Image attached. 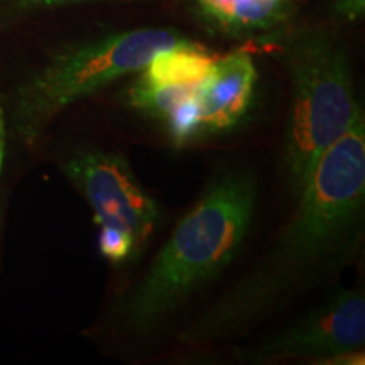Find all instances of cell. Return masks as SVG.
Masks as SVG:
<instances>
[{
  "label": "cell",
  "instance_id": "cell-1",
  "mask_svg": "<svg viewBox=\"0 0 365 365\" xmlns=\"http://www.w3.org/2000/svg\"><path fill=\"white\" fill-rule=\"evenodd\" d=\"M296 196L293 215L267 252L182 328L180 345L196 349L245 335L357 257L365 210L364 112L322 154Z\"/></svg>",
  "mask_w": 365,
  "mask_h": 365
},
{
  "label": "cell",
  "instance_id": "cell-2",
  "mask_svg": "<svg viewBox=\"0 0 365 365\" xmlns=\"http://www.w3.org/2000/svg\"><path fill=\"white\" fill-rule=\"evenodd\" d=\"M257 203L250 173L232 171L210 185L181 218L148 271L108 314V331L145 336L185 307L234 261L247 237Z\"/></svg>",
  "mask_w": 365,
  "mask_h": 365
},
{
  "label": "cell",
  "instance_id": "cell-3",
  "mask_svg": "<svg viewBox=\"0 0 365 365\" xmlns=\"http://www.w3.org/2000/svg\"><path fill=\"white\" fill-rule=\"evenodd\" d=\"M257 41L277 49L289 76L284 164L298 195L322 154L362 112L355 98L349 51L339 31L328 24H289Z\"/></svg>",
  "mask_w": 365,
  "mask_h": 365
},
{
  "label": "cell",
  "instance_id": "cell-4",
  "mask_svg": "<svg viewBox=\"0 0 365 365\" xmlns=\"http://www.w3.org/2000/svg\"><path fill=\"white\" fill-rule=\"evenodd\" d=\"M193 43L176 29L137 27L68 46L17 90L14 129L22 143L33 144L66 107L144 70L164 49Z\"/></svg>",
  "mask_w": 365,
  "mask_h": 365
},
{
  "label": "cell",
  "instance_id": "cell-5",
  "mask_svg": "<svg viewBox=\"0 0 365 365\" xmlns=\"http://www.w3.org/2000/svg\"><path fill=\"white\" fill-rule=\"evenodd\" d=\"M63 171L86 198L100 228L129 235L139 250L148 244L158 227L159 208L122 154L78 150L63 164Z\"/></svg>",
  "mask_w": 365,
  "mask_h": 365
},
{
  "label": "cell",
  "instance_id": "cell-6",
  "mask_svg": "<svg viewBox=\"0 0 365 365\" xmlns=\"http://www.w3.org/2000/svg\"><path fill=\"white\" fill-rule=\"evenodd\" d=\"M365 299L362 289H344L284 330L239 352L242 362L271 364L314 359L319 364L364 350Z\"/></svg>",
  "mask_w": 365,
  "mask_h": 365
},
{
  "label": "cell",
  "instance_id": "cell-7",
  "mask_svg": "<svg viewBox=\"0 0 365 365\" xmlns=\"http://www.w3.org/2000/svg\"><path fill=\"white\" fill-rule=\"evenodd\" d=\"M257 68L247 49H235L215 59L196 90L203 132L235 127L252 105Z\"/></svg>",
  "mask_w": 365,
  "mask_h": 365
},
{
  "label": "cell",
  "instance_id": "cell-8",
  "mask_svg": "<svg viewBox=\"0 0 365 365\" xmlns=\"http://www.w3.org/2000/svg\"><path fill=\"white\" fill-rule=\"evenodd\" d=\"M301 0H191L195 16L208 29L235 39H261L284 29Z\"/></svg>",
  "mask_w": 365,
  "mask_h": 365
},
{
  "label": "cell",
  "instance_id": "cell-9",
  "mask_svg": "<svg viewBox=\"0 0 365 365\" xmlns=\"http://www.w3.org/2000/svg\"><path fill=\"white\" fill-rule=\"evenodd\" d=\"M215 59L200 43L178 46L158 53L139 75L158 86H195L207 76Z\"/></svg>",
  "mask_w": 365,
  "mask_h": 365
},
{
  "label": "cell",
  "instance_id": "cell-10",
  "mask_svg": "<svg viewBox=\"0 0 365 365\" xmlns=\"http://www.w3.org/2000/svg\"><path fill=\"white\" fill-rule=\"evenodd\" d=\"M198 85L195 86H158L137 76L127 90V102L135 110L156 118L166 124L178 107L195 97Z\"/></svg>",
  "mask_w": 365,
  "mask_h": 365
},
{
  "label": "cell",
  "instance_id": "cell-11",
  "mask_svg": "<svg viewBox=\"0 0 365 365\" xmlns=\"http://www.w3.org/2000/svg\"><path fill=\"white\" fill-rule=\"evenodd\" d=\"M88 2H134V0H0V12L7 16H17L38 9H51Z\"/></svg>",
  "mask_w": 365,
  "mask_h": 365
},
{
  "label": "cell",
  "instance_id": "cell-12",
  "mask_svg": "<svg viewBox=\"0 0 365 365\" xmlns=\"http://www.w3.org/2000/svg\"><path fill=\"white\" fill-rule=\"evenodd\" d=\"M335 12L344 22H357L365 14V0H335Z\"/></svg>",
  "mask_w": 365,
  "mask_h": 365
},
{
  "label": "cell",
  "instance_id": "cell-13",
  "mask_svg": "<svg viewBox=\"0 0 365 365\" xmlns=\"http://www.w3.org/2000/svg\"><path fill=\"white\" fill-rule=\"evenodd\" d=\"M4 150H6V115H4L2 107H0V170H2Z\"/></svg>",
  "mask_w": 365,
  "mask_h": 365
}]
</instances>
